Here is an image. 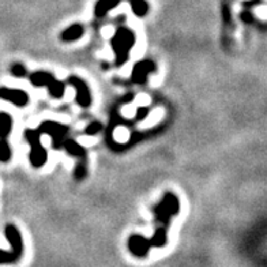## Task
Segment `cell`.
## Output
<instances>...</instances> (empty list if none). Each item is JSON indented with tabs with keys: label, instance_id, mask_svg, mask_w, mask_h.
Listing matches in <instances>:
<instances>
[{
	"label": "cell",
	"instance_id": "obj_24",
	"mask_svg": "<svg viewBox=\"0 0 267 267\" xmlns=\"http://www.w3.org/2000/svg\"><path fill=\"white\" fill-rule=\"evenodd\" d=\"M149 112H150V109H149L148 107L138 108V111H136V115H135V119L136 120H143L145 117L149 115Z\"/></svg>",
	"mask_w": 267,
	"mask_h": 267
},
{
	"label": "cell",
	"instance_id": "obj_10",
	"mask_svg": "<svg viewBox=\"0 0 267 267\" xmlns=\"http://www.w3.org/2000/svg\"><path fill=\"white\" fill-rule=\"evenodd\" d=\"M82 36H84V26L79 24H74L71 26H68L67 29H64L61 34H60V38L64 43H72V41L79 40Z\"/></svg>",
	"mask_w": 267,
	"mask_h": 267
},
{
	"label": "cell",
	"instance_id": "obj_25",
	"mask_svg": "<svg viewBox=\"0 0 267 267\" xmlns=\"http://www.w3.org/2000/svg\"><path fill=\"white\" fill-rule=\"evenodd\" d=\"M132 100H134V94H128V96H126L123 98V102L126 104V102H132Z\"/></svg>",
	"mask_w": 267,
	"mask_h": 267
},
{
	"label": "cell",
	"instance_id": "obj_4",
	"mask_svg": "<svg viewBox=\"0 0 267 267\" xmlns=\"http://www.w3.org/2000/svg\"><path fill=\"white\" fill-rule=\"evenodd\" d=\"M156 71H157V66L153 60H149V59L140 60V61H138V63L134 64V68H132V74H131V79L134 84L143 85V84H146L148 76Z\"/></svg>",
	"mask_w": 267,
	"mask_h": 267
},
{
	"label": "cell",
	"instance_id": "obj_1",
	"mask_svg": "<svg viewBox=\"0 0 267 267\" xmlns=\"http://www.w3.org/2000/svg\"><path fill=\"white\" fill-rule=\"evenodd\" d=\"M135 34L128 28H119L116 30L115 36L112 37L111 45L115 53V64L117 67H121L128 61L130 52L135 45Z\"/></svg>",
	"mask_w": 267,
	"mask_h": 267
},
{
	"label": "cell",
	"instance_id": "obj_15",
	"mask_svg": "<svg viewBox=\"0 0 267 267\" xmlns=\"http://www.w3.org/2000/svg\"><path fill=\"white\" fill-rule=\"evenodd\" d=\"M12 130V117L6 112H0V139H7Z\"/></svg>",
	"mask_w": 267,
	"mask_h": 267
},
{
	"label": "cell",
	"instance_id": "obj_23",
	"mask_svg": "<svg viewBox=\"0 0 267 267\" xmlns=\"http://www.w3.org/2000/svg\"><path fill=\"white\" fill-rule=\"evenodd\" d=\"M86 175H88L86 165H85L84 162H79L78 165H76L75 171H74V176H75V179L78 180V181H80V180H84L85 177H86Z\"/></svg>",
	"mask_w": 267,
	"mask_h": 267
},
{
	"label": "cell",
	"instance_id": "obj_17",
	"mask_svg": "<svg viewBox=\"0 0 267 267\" xmlns=\"http://www.w3.org/2000/svg\"><path fill=\"white\" fill-rule=\"evenodd\" d=\"M131 3V10L138 18H143L148 15L149 12V4L146 0H130Z\"/></svg>",
	"mask_w": 267,
	"mask_h": 267
},
{
	"label": "cell",
	"instance_id": "obj_14",
	"mask_svg": "<svg viewBox=\"0 0 267 267\" xmlns=\"http://www.w3.org/2000/svg\"><path fill=\"white\" fill-rule=\"evenodd\" d=\"M149 241V245L150 248L156 247V248H161L163 245H167V241H168V236H167V228L163 227H158L154 232V235L148 239Z\"/></svg>",
	"mask_w": 267,
	"mask_h": 267
},
{
	"label": "cell",
	"instance_id": "obj_7",
	"mask_svg": "<svg viewBox=\"0 0 267 267\" xmlns=\"http://www.w3.org/2000/svg\"><path fill=\"white\" fill-rule=\"evenodd\" d=\"M128 250L132 255L136 258H146L149 255V251L152 250L149 245L148 239L142 235H131L127 241Z\"/></svg>",
	"mask_w": 267,
	"mask_h": 267
},
{
	"label": "cell",
	"instance_id": "obj_5",
	"mask_svg": "<svg viewBox=\"0 0 267 267\" xmlns=\"http://www.w3.org/2000/svg\"><path fill=\"white\" fill-rule=\"evenodd\" d=\"M4 236L8 240L10 245H11V251L20 259L22 255H24V240H22V235H20L19 229L15 225L8 223L4 228Z\"/></svg>",
	"mask_w": 267,
	"mask_h": 267
},
{
	"label": "cell",
	"instance_id": "obj_22",
	"mask_svg": "<svg viewBox=\"0 0 267 267\" xmlns=\"http://www.w3.org/2000/svg\"><path fill=\"white\" fill-rule=\"evenodd\" d=\"M41 134L37 130H32V128H28L25 130V139L28 142L29 145L34 143V142H38L40 140Z\"/></svg>",
	"mask_w": 267,
	"mask_h": 267
},
{
	"label": "cell",
	"instance_id": "obj_6",
	"mask_svg": "<svg viewBox=\"0 0 267 267\" xmlns=\"http://www.w3.org/2000/svg\"><path fill=\"white\" fill-rule=\"evenodd\" d=\"M0 100L11 102L15 107L24 108L29 104V96L28 93L24 90H18V89H10L2 86L0 88Z\"/></svg>",
	"mask_w": 267,
	"mask_h": 267
},
{
	"label": "cell",
	"instance_id": "obj_12",
	"mask_svg": "<svg viewBox=\"0 0 267 267\" xmlns=\"http://www.w3.org/2000/svg\"><path fill=\"white\" fill-rule=\"evenodd\" d=\"M63 148L68 153V156L78 157V158H85L86 157V149L80 143H78L74 139L63 140Z\"/></svg>",
	"mask_w": 267,
	"mask_h": 267
},
{
	"label": "cell",
	"instance_id": "obj_8",
	"mask_svg": "<svg viewBox=\"0 0 267 267\" xmlns=\"http://www.w3.org/2000/svg\"><path fill=\"white\" fill-rule=\"evenodd\" d=\"M29 160L32 162L34 168H43L48 160V153L47 149L41 145V142H34L30 145V154H29Z\"/></svg>",
	"mask_w": 267,
	"mask_h": 267
},
{
	"label": "cell",
	"instance_id": "obj_9",
	"mask_svg": "<svg viewBox=\"0 0 267 267\" xmlns=\"http://www.w3.org/2000/svg\"><path fill=\"white\" fill-rule=\"evenodd\" d=\"M158 208H160L161 210H163V212L167 213V214L172 218V217H175V215L179 214L180 202L175 194L167 192V194L163 195L161 203H158Z\"/></svg>",
	"mask_w": 267,
	"mask_h": 267
},
{
	"label": "cell",
	"instance_id": "obj_19",
	"mask_svg": "<svg viewBox=\"0 0 267 267\" xmlns=\"http://www.w3.org/2000/svg\"><path fill=\"white\" fill-rule=\"evenodd\" d=\"M19 260V258L12 251L0 250V264H14Z\"/></svg>",
	"mask_w": 267,
	"mask_h": 267
},
{
	"label": "cell",
	"instance_id": "obj_20",
	"mask_svg": "<svg viewBox=\"0 0 267 267\" xmlns=\"http://www.w3.org/2000/svg\"><path fill=\"white\" fill-rule=\"evenodd\" d=\"M102 128L104 127H102V124H101L100 121H92L88 127L85 128V135L94 136L97 135V134H100V132L102 131Z\"/></svg>",
	"mask_w": 267,
	"mask_h": 267
},
{
	"label": "cell",
	"instance_id": "obj_3",
	"mask_svg": "<svg viewBox=\"0 0 267 267\" xmlns=\"http://www.w3.org/2000/svg\"><path fill=\"white\" fill-rule=\"evenodd\" d=\"M68 85H71L76 92V102L82 108H89L92 105V94L89 90L88 84L82 78L76 75L68 76Z\"/></svg>",
	"mask_w": 267,
	"mask_h": 267
},
{
	"label": "cell",
	"instance_id": "obj_21",
	"mask_svg": "<svg viewBox=\"0 0 267 267\" xmlns=\"http://www.w3.org/2000/svg\"><path fill=\"white\" fill-rule=\"evenodd\" d=\"M10 71H11V74L15 76V78H24V76L28 75V70H26V67H25L22 63L12 64V67Z\"/></svg>",
	"mask_w": 267,
	"mask_h": 267
},
{
	"label": "cell",
	"instance_id": "obj_16",
	"mask_svg": "<svg viewBox=\"0 0 267 267\" xmlns=\"http://www.w3.org/2000/svg\"><path fill=\"white\" fill-rule=\"evenodd\" d=\"M47 88H48L49 94H51L53 98H61V97L64 96V93H66V84L61 82V80H57L56 78L47 86Z\"/></svg>",
	"mask_w": 267,
	"mask_h": 267
},
{
	"label": "cell",
	"instance_id": "obj_13",
	"mask_svg": "<svg viewBox=\"0 0 267 267\" xmlns=\"http://www.w3.org/2000/svg\"><path fill=\"white\" fill-rule=\"evenodd\" d=\"M121 0H98L96 3V7H94V14L96 16L101 18V16H105L108 12L113 10L115 7H117Z\"/></svg>",
	"mask_w": 267,
	"mask_h": 267
},
{
	"label": "cell",
	"instance_id": "obj_2",
	"mask_svg": "<svg viewBox=\"0 0 267 267\" xmlns=\"http://www.w3.org/2000/svg\"><path fill=\"white\" fill-rule=\"evenodd\" d=\"M37 131L40 132L41 135L45 134V135H49L53 140V148L60 149L63 146L64 136L67 135L68 127L64 126V124L56 123V121H51V120H47L44 123L40 124V127L37 128Z\"/></svg>",
	"mask_w": 267,
	"mask_h": 267
},
{
	"label": "cell",
	"instance_id": "obj_11",
	"mask_svg": "<svg viewBox=\"0 0 267 267\" xmlns=\"http://www.w3.org/2000/svg\"><path fill=\"white\" fill-rule=\"evenodd\" d=\"M29 79H30L33 86H36V88H41V86H45V88H47V86L55 79V76H53L51 72L37 71L30 74V75H29Z\"/></svg>",
	"mask_w": 267,
	"mask_h": 267
},
{
	"label": "cell",
	"instance_id": "obj_18",
	"mask_svg": "<svg viewBox=\"0 0 267 267\" xmlns=\"http://www.w3.org/2000/svg\"><path fill=\"white\" fill-rule=\"evenodd\" d=\"M11 160V148L7 139H0V162H8Z\"/></svg>",
	"mask_w": 267,
	"mask_h": 267
}]
</instances>
